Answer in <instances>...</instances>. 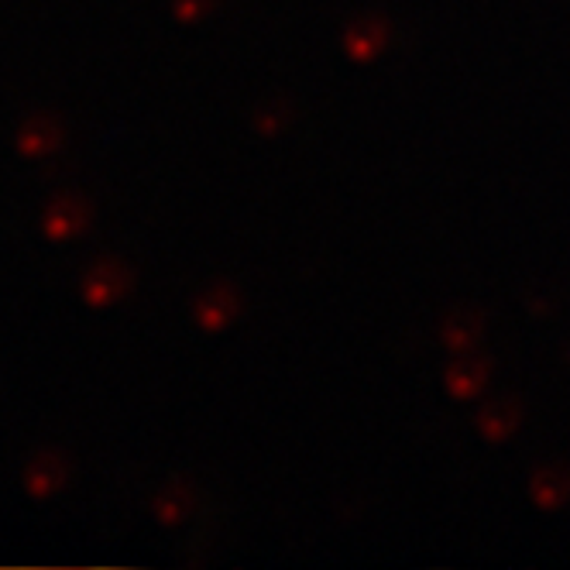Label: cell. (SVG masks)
<instances>
[{
	"instance_id": "8",
	"label": "cell",
	"mask_w": 570,
	"mask_h": 570,
	"mask_svg": "<svg viewBox=\"0 0 570 570\" xmlns=\"http://www.w3.org/2000/svg\"><path fill=\"white\" fill-rule=\"evenodd\" d=\"M186 505H189V492L183 484H173V488H166V492L158 495L155 512H158L161 522H179L186 515Z\"/></svg>"
},
{
	"instance_id": "1",
	"label": "cell",
	"mask_w": 570,
	"mask_h": 570,
	"mask_svg": "<svg viewBox=\"0 0 570 570\" xmlns=\"http://www.w3.org/2000/svg\"><path fill=\"white\" fill-rule=\"evenodd\" d=\"M125 289H128V272L120 265H114V262L97 265L83 282L87 303H94V306H107V303L120 299V296H125Z\"/></svg>"
},
{
	"instance_id": "7",
	"label": "cell",
	"mask_w": 570,
	"mask_h": 570,
	"mask_svg": "<svg viewBox=\"0 0 570 570\" xmlns=\"http://www.w3.org/2000/svg\"><path fill=\"white\" fill-rule=\"evenodd\" d=\"M62 474H66L62 461L56 454H42L28 468V492L31 495H52L56 488L62 484Z\"/></svg>"
},
{
	"instance_id": "4",
	"label": "cell",
	"mask_w": 570,
	"mask_h": 570,
	"mask_svg": "<svg viewBox=\"0 0 570 570\" xmlns=\"http://www.w3.org/2000/svg\"><path fill=\"white\" fill-rule=\"evenodd\" d=\"M87 224V207L79 203L76 196H59L52 207H49V214H46V230L56 237V240H66V237H72L79 227Z\"/></svg>"
},
{
	"instance_id": "2",
	"label": "cell",
	"mask_w": 570,
	"mask_h": 570,
	"mask_svg": "<svg viewBox=\"0 0 570 570\" xmlns=\"http://www.w3.org/2000/svg\"><path fill=\"white\" fill-rule=\"evenodd\" d=\"M234 313H237V296H234V289H227V285H214V289L196 303V320L207 331L227 327Z\"/></svg>"
},
{
	"instance_id": "3",
	"label": "cell",
	"mask_w": 570,
	"mask_h": 570,
	"mask_svg": "<svg viewBox=\"0 0 570 570\" xmlns=\"http://www.w3.org/2000/svg\"><path fill=\"white\" fill-rule=\"evenodd\" d=\"M385 42H389V28L379 18L354 21L347 31V52L354 59H375L385 49Z\"/></svg>"
},
{
	"instance_id": "11",
	"label": "cell",
	"mask_w": 570,
	"mask_h": 570,
	"mask_svg": "<svg viewBox=\"0 0 570 570\" xmlns=\"http://www.w3.org/2000/svg\"><path fill=\"white\" fill-rule=\"evenodd\" d=\"M203 8H207V0H179V18H186V21H193V18H199L203 14Z\"/></svg>"
},
{
	"instance_id": "9",
	"label": "cell",
	"mask_w": 570,
	"mask_h": 570,
	"mask_svg": "<svg viewBox=\"0 0 570 570\" xmlns=\"http://www.w3.org/2000/svg\"><path fill=\"white\" fill-rule=\"evenodd\" d=\"M474 334H478L474 316H454L451 323H446V344H451L454 351H468Z\"/></svg>"
},
{
	"instance_id": "10",
	"label": "cell",
	"mask_w": 570,
	"mask_h": 570,
	"mask_svg": "<svg viewBox=\"0 0 570 570\" xmlns=\"http://www.w3.org/2000/svg\"><path fill=\"white\" fill-rule=\"evenodd\" d=\"M512 423H515V413L509 410V405H492V410L481 416V430L492 436V440L505 436L512 430Z\"/></svg>"
},
{
	"instance_id": "6",
	"label": "cell",
	"mask_w": 570,
	"mask_h": 570,
	"mask_svg": "<svg viewBox=\"0 0 570 570\" xmlns=\"http://www.w3.org/2000/svg\"><path fill=\"white\" fill-rule=\"evenodd\" d=\"M484 382V361L478 354H464L461 361L451 364V372H446V389L454 395H474Z\"/></svg>"
},
{
	"instance_id": "5",
	"label": "cell",
	"mask_w": 570,
	"mask_h": 570,
	"mask_svg": "<svg viewBox=\"0 0 570 570\" xmlns=\"http://www.w3.org/2000/svg\"><path fill=\"white\" fill-rule=\"evenodd\" d=\"M21 151L24 155H31V158H42V155H49L56 145H59V128H56V120H49V117H35V120H28V125L21 128Z\"/></svg>"
}]
</instances>
